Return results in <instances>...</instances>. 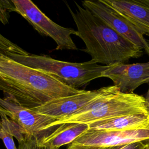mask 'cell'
<instances>
[{"mask_svg":"<svg viewBox=\"0 0 149 149\" xmlns=\"http://www.w3.org/2000/svg\"><path fill=\"white\" fill-rule=\"evenodd\" d=\"M0 111L16 122L26 134L38 140L50 134L57 127L52 126L58 120L56 119L24 107L5 96L0 97Z\"/></svg>","mask_w":149,"mask_h":149,"instance_id":"cell-6","label":"cell"},{"mask_svg":"<svg viewBox=\"0 0 149 149\" xmlns=\"http://www.w3.org/2000/svg\"><path fill=\"white\" fill-rule=\"evenodd\" d=\"M149 36V0H101Z\"/></svg>","mask_w":149,"mask_h":149,"instance_id":"cell-11","label":"cell"},{"mask_svg":"<svg viewBox=\"0 0 149 149\" xmlns=\"http://www.w3.org/2000/svg\"><path fill=\"white\" fill-rule=\"evenodd\" d=\"M0 53L8 56L12 55L25 56L30 54V53L3 36L1 34H0Z\"/></svg>","mask_w":149,"mask_h":149,"instance_id":"cell-14","label":"cell"},{"mask_svg":"<svg viewBox=\"0 0 149 149\" xmlns=\"http://www.w3.org/2000/svg\"><path fill=\"white\" fill-rule=\"evenodd\" d=\"M83 90L69 87L51 76L0 53V91L28 108H35Z\"/></svg>","mask_w":149,"mask_h":149,"instance_id":"cell-1","label":"cell"},{"mask_svg":"<svg viewBox=\"0 0 149 149\" xmlns=\"http://www.w3.org/2000/svg\"><path fill=\"white\" fill-rule=\"evenodd\" d=\"M83 7L101 19L119 35L140 48L149 56V41L130 22L101 0L81 1Z\"/></svg>","mask_w":149,"mask_h":149,"instance_id":"cell-8","label":"cell"},{"mask_svg":"<svg viewBox=\"0 0 149 149\" xmlns=\"http://www.w3.org/2000/svg\"><path fill=\"white\" fill-rule=\"evenodd\" d=\"M1 128H2V124H1V120L0 119V130H1Z\"/></svg>","mask_w":149,"mask_h":149,"instance_id":"cell-22","label":"cell"},{"mask_svg":"<svg viewBox=\"0 0 149 149\" xmlns=\"http://www.w3.org/2000/svg\"><path fill=\"white\" fill-rule=\"evenodd\" d=\"M88 126L89 129L112 131L149 129V113L121 116L94 122Z\"/></svg>","mask_w":149,"mask_h":149,"instance_id":"cell-12","label":"cell"},{"mask_svg":"<svg viewBox=\"0 0 149 149\" xmlns=\"http://www.w3.org/2000/svg\"><path fill=\"white\" fill-rule=\"evenodd\" d=\"M100 93V88L84 90L64 97L52 100L45 104L33 108L36 112L59 120L69 116L87 105Z\"/></svg>","mask_w":149,"mask_h":149,"instance_id":"cell-10","label":"cell"},{"mask_svg":"<svg viewBox=\"0 0 149 149\" xmlns=\"http://www.w3.org/2000/svg\"><path fill=\"white\" fill-rule=\"evenodd\" d=\"M31 149H55L48 147H44L39 145L37 143V139L32 136L31 140Z\"/></svg>","mask_w":149,"mask_h":149,"instance_id":"cell-19","label":"cell"},{"mask_svg":"<svg viewBox=\"0 0 149 149\" xmlns=\"http://www.w3.org/2000/svg\"><path fill=\"white\" fill-rule=\"evenodd\" d=\"M147 143L143 141H136L126 144L109 147L106 149H145Z\"/></svg>","mask_w":149,"mask_h":149,"instance_id":"cell-17","label":"cell"},{"mask_svg":"<svg viewBox=\"0 0 149 149\" xmlns=\"http://www.w3.org/2000/svg\"><path fill=\"white\" fill-rule=\"evenodd\" d=\"M145 149H149V142L147 143L146 145V147H145Z\"/></svg>","mask_w":149,"mask_h":149,"instance_id":"cell-21","label":"cell"},{"mask_svg":"<svg viewBox=\"0 0 149 149\" xmlns=\"http://www.w3.org/2000/svg\"><path fill=\"white\" fill-rule=\"evenodd\" d=\"M13 3L12 1H0V21L4 24L8 23L7 15L12 12Z\"/></svg>","mask_w":149,"mask_h":149,"instance_id":"cell-15","label":"cell"},{"mask_svg":"<svg viewBox=\"0 0 149 149\" xmlns=\"http://www.w3.org/2000/svg\"><path fill=\"white\" fill-rule=\"evenodd\" d=\"M88 129L87 124L64 123L58 125L52 132L40 140H37V143L44 147L59 149L62 146L70 144Z\"/></svg>","mask_w":149,"mask_h":149,"instance_id":"cell-13","label":"cell"},{"mask_svg":"<svg viewBox=\"0 0 149 149\" xmlns=\"http://www.w3.org/2000/svg\"><path fill=\"white\" fill-rule=\"evenodd\" d=\"M31 136L27 135L26 139L19 143V149H31Z\"/></svg>","mask_w":149,"mask_h":149,"instance_id":"cell-18","label":"cell"},{"mask_svg":"<svg viewBox=\"0 0 149 149\" xmlns=\"http://www.w3.org/2000/svg\"><path fill=\"white\" fill-rule=\"evenodd\" d=\"M149 113L146 98L135 93H123L115 86L103 87L100 94L74 114L58 120L53 127L64 123L89 125L98 121L135 113Z\"/></svg>","mask_w":149,"mask_h":149,"instance_id":"cell-3","label":"cell"},{"mask_svg":"<svg viewBox=\"0 0 149 149\" xmlns=\"http://www.w3.org/2000/svg\"><path fill=\"white\" fill-rule=\"evenodd\" d=\"M136 141L149 142V129L112 131L89 129L67 149H106Z\"/></svg>","mask_w":149,"mask_h":149,"instance_id":"cell-7","label":"cell"},{"mask_svg":"<svg viewBox=\"0 0 149 149\" xmlns=\"http://www.w3.org/2000/svg\"><path fill=\"white\" fill-rule=\"evenodd\" d=\"M146 98V105H147V107L148 109V111L149 112V88H148V90L147 91L146 97H145Z\"/></svg>","mask_w":149,"mask_h":149,"instance_id":"cell-20","label":"cell"},{"mask_svg":"<svg viewBox=\"0 0 149 149\" xmlns=\"http://www.w3.org/2000/svg\"><path fill=\"white\" fill-rule=\"evenodd\" d=\"M13 137V136L9 132L1 128L0 130V139L3 141L6 149H17Z\"/></svg>","mask_w":149,"mask_h":149,"instance_id":"cell-16","label":"cell"},{"mask_svg":"<svg viewBox=\"0 0 149 149\" xmlns=\"http://www.w3.org/2000/svg\"><path fill=\"white\" fill-rule=\"evenodd\" d=\"M12 12L24 18L42 36L51 38L56 44V49L76 50L71 35L77 36V31L66 28L54 22L30 0H12Z\"/></svg>","mask_w":149,"mask_h":149,"instance_id":"cell-5","label":"cell"},{"mask_svg":"<svg viewBox=\"0 0 149 149\" xmlns=\"http://www.w3.org/2000/svg\"><path fill=\"white\" fill-rule=\"evenodd\" d=\"M24 65L41 71L63 84L76 89L91 81L102 77V73L108 66L99 65L91 60L84 62H69L53 59L45 55L9 56Z\"/></svg>","mask_w":149,"mask_h":149,"instance_id":"cell-4","label":"cell"},{"mask_svg":"<svg viewBox=\"0 0 149 149\" xmlns=\"http://www.w3.org/2000/svg\"><path fill=\"white\" fill-rule=\"evenodd\" d=\"M102 77L110 79L123 93H133L140 86L149 83V61L126 64L117 63L108 66Z\"/></svg>","mask_w":149,"mask_h":149,"instance_id":"cell-9","label":"cell"},{"mask_svg":"<svg viewBox=\"0 0 149 149\" xmlns=\"http://www.w3.org/2000/svg\"><path fill=\"white\" fill-rule=\"evenodd\" d=\"M75 4V12L68 7L77 26V36L85 44L86 48L82 51L91 56L93 62L111 66L142 55L143 49L119 35L90 10Z\"/></svg>","mask_w":149,"mask_h":149,"instance_id":"cell-2","label":"cell"}]
</instances>
